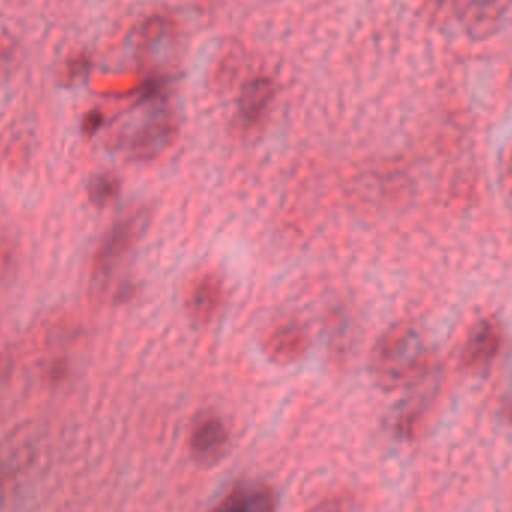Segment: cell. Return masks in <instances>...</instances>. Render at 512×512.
<instances>
[{
	"label": "cell",
	"mask_w": 512,
	"mask_h": 512,
	"mask_svg": "<svg viewBox=\"0 0 512 512\" xmlns=\"http://www.w3.org/2000/svg\"><path fill=\"white\" fill-rule=\"evenodd\" d=\"M372 373L385 390H400L423 381L433 366L429 340L409 322L391 327L372 352Z\"/></svg>",
	"instance_id": "cell-1"
},
{
	"label": "cell",
	"mask_w": 512,
	"mask_h": 512,
	"mask_svg": "<svg viewBox=\"0 0 512 512\" xmlns=\"http://www.w3.org/2000/svg\"><path fill=\"white\" fill-rule=\"evenodd\" d=\"M149 225L147 210H135L123 216L108 230L95 254V273L105 274L120 261L143 236Z\"/></svg>",
	"instance_id": "cell-2"
},
{
	"label": "cell",
	"mask_w": 512,
	"mask_h": 512,
	"mask_svg": "<svg viewBox=\"0 0 512 512\" xmlns=\"http://www.w3.org/2000/svg\"><path fill=\"white\" fill-rule=\"evenodd\" d=\"M502 348V328L492 316L481 318L466 337L460 352V364L469 373H483L490 369Z\"/></svg>",
	"instance_id": "cell-3"
},
{
	"label": "cell",
	"mask_w": 512,
	"mask_h": 512,
	"mask_svg": "<svg viewBox=\"0 0 512 512\" xmlns=\"http://www.w3.org/2000/svg\"><path fill=\"white\" fill-rule=\"evenodd\" d=\"M228 430L221 418L206 415L198 418L189 436V448L192 456L201 465H213L219 462L227 450Z\"/></svg>",
	"instance_id": "cell-4"
},
{
	"label": "cell",
	"mask_w": 512,
	"mask_h": 512,
	"mask_svg": "<svg viewBox=\"0 0 512 512\" xmlns=\"http://www.w3.org/2000/svg\"><path fill=\"white\" fill-rule=\"evenodd\" d=\"M309 348V334L297 321L282 322L264 340L265 354L277 364H292L304 357Z\"/></svg>",
	"instance_id": "cell-5"
},
{
	"label": "cell",
	"mask_w": 512,
	"mask_h": 512,
	"mask_svg": "<svg viewBox=\"0 0 512 512\" xmlns=\"http://www.w3.org/2000/svg\"><path fill=\"white\" fill-rule=\"evenodd\" d=\"M224 303V283L213 273L200 274L186 294V312L198 324L215 318Z\"/></svg>",
	"instance_id": "cell-6"
},
{
	"label": "cell",
	"mask_w": 512,
	"mask_h": 512,
	"mask_svg": "<svg viewBox=\"0 0 512 512\" xmlns=\"http://www.w3.org/2000/svg\"><path fill=\"white\" fill-rule=\"evenodd\" d=\"M274 98V86L270 78L256 77L248 81L240 93L237 104V122L243 131H252L267 116Z\"/></svg>",
	"instance_id": "cell-7"
},
{
	"label": "cell",
	"mask_w": 512,
	"mask_h": 512,
	"mask_svg": "<svg viewBox=\"0 0 512 512\" xmlns=\"http://www.w3.org/2000/svg\"><path fill=\"white\" fill-rule=\"evenodd\" d=\"M174 126L173 122L168 119H158L155 122L141 129L140 134L135 137L132 144V152L135 158L153 159L158 158L164 150L173 143Z\"/></svg>",
	"instance_id": "cell-8"
},
{
	"label": "cell",
	"mask_w": 512,
	"mask_h": 512,
	"mask_svg": "<svg viewBox=\"0 0 512 512\" xmlns=\"http://www.w3.org/2000/svg\"><path fill=\"white\" fill-rule=\"evenodd\" d=\"M504 0H469L466 21L471 35L486 36L501 20Z\"/></svg>",
	"instance_id": "cell-9"
},
{
	"label": "cell",
	"mask_w": 512,
	"mask_h": 512,
	"mask_svg": "<svg viewBox=\"0 0 512 512\" xmlns=\"http://www.w3.org/2000/svg\"><path fill=\"white\" fill-rule=\"evenodd\" d=\"M276 493L268 486L242 487L237 512H276Z\"/></svg>",
	"instance_id": "cell-10"
},
{
	"label": "cell",
	"mask_w": 512,
	"mask_h": 512,
	"mask_svg": "<svg viewBox=\"0 0 512 512\" xmlns=\"http://www.w3.org/2000/svg\"><path fill=\"white\" fill-rule=\"evenodd\" d=\"M120 192V182L113 174H101L89 185V200L93 206L105 207L116 200Z\"/></svg>",
	"instance_id": "cell-11"
},
{
	"label": "cell",
	"mask_w": 512,
	"mask_h": 512,
	"mask_svg": "<svg viewBox=\"0 0 512 512\" xmlns=\"http://www.w3.org/2000/svg\"><path fill=\"white\" fill-rule=\"evenodd\" d=\"M90 66H92V62H90V57H87L86 54L80 53L77 56H72L63 66L62 72H60V81L68 84L75 83V81L81 80L84 75H87V72L90 71Z\"/></svg>",
	"instance_id": "cell-12"
},
{
	"label": "cell",
	"mask_w": 512,
	"mask_h": 512,
	"mask_svg": "<svg viewBox=\"0 0 512 512\" xmlns=\"http://www.w3.org/2000/svg\"><path fill=\"white\" fill-rule=\"evenodd\" d=\"M240 489L233 490L230 495L222 499L221 504L212 512H237L239 510Z\"/></svg>",
	"instance_id": "cell-13"
},
{
	"label": "cell",
	"mask_w": 512,
	"mask_h": 512,
	"mask_svg": "<svg viewBox=\"0 0 512 512\" xmlns=\"http://www.w3.org/2000/svg\"><path fill=\"white\" fill-rule=\"evenodd\" d=\"M8 245V242L0 239V273L8 271L6 267H11L12 265V252Z\"/></svg>",
	"instance_id": "cell-14"
},
{
	"label": "cell",
	"mask_w": 512,
	"mask_h": 512,
	"mask_svg": "<svg viewBox=\"0 0 512 512\" xmlns=\"http://www.w3.org/2000/svg\"><path fill=\"white\" fill-rule=\"evenodd\" d=\"M501 414L507 423L512 424V384L501 403Z\"/></svg>",
	"instance_id": "cell-15"
},
{
	"label": "cell",
	"mask_w": 512,
	"mask_h": 512,
	"mask_svg": "<svg viewBox=\"0 0 512 512\" xmlns=\"http://www.w3.org/2000/svg\"><path fill=\"white\" fill-rule=\"evenodd\" d=\"M324 512H346L345 510H342V508L339 507H328L327 510Z\"/></svg>",
	"instance_id": "cell-16"
}]
</instances>
